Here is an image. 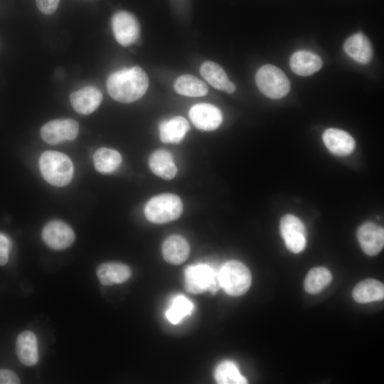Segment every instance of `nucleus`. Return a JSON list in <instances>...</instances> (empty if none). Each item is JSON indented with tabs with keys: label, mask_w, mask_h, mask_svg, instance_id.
<instances>
[{
	"label": "nucleus",
	"mask_w": 384,
	"mask_h": 384,
	"mask_svg": "<svg viewBox=\"0 0 384 384\" xmlns=\"http://www.w3.org/2000/svg\"><path fill=\"white\" fill-rule=\"evenodd\" d=\"M73 229L60 220L48 223L42 230L44 242L51 249L60 250L70 247L75 240Z\"/></svg>",
	"instance_id": "9d476101"
},
{
	"label": "nucleus",
	"mask_w": 384,
	"mask_h": 384,
	"mask_svg": "<svg viewBox=\"0 0 384 384\" xmlns=\"http://www.w3.org/2000/svg\"><path fill=\"white\" fill-rule=\"evenodd\" d=\"M220 287L230 296H240L250 288L252 276L249 269L240 261L226 262L219 270Z\"/></svg>",
	"instance_id": "20e7f679"
},
{
	"label": "nucleus",
	"mask_w": 384,
	"mask_h": 384,
	"mask_svg": "<svg viewBox=\"0 0 384 384\" xmlns=\"http://www.w3.org/2000/svg\"><path fill=\"white\" fill-rule=\"evenodd\" d=\"M322 139L326 148L337 156H347L355 149L356 144L353 138L341 129H327L324 132Z\"/></svg>",
	"instance_id": "4468645a"
},
{
	"label": "nucleus",
	"mask_w": 384,
	"mask_h": 384,
	"mask_svg": "<svg viewBox=\"0 0 384 384\" xmlns=\"http://www.w3.org/2000/svg\"><path fill=\"white\" fill-rule=\"evenodd\" d=\"M16 355L25 366H31L38 361V344L36 335L31 331H24L17 337Z\"/></svg>",
	"instance_id": "f3484780"
},
{
	"label": "nucleus",
	"mask_w": 384,
	"mask_h": 384,
	"mask_svg": "<svg viewBox=\"0 0 384 384\" xmlns=\"http://www.w3.org/2000/svg\"><path fill=\"white\" fill-rule=\"evenodd\" d=\"M219 270L207 264L188 266L184 272L185 289L188 292L195 294L206 291L215 293L220 287Z\"/></svg>",
	"instance_id": "39448f33"
},
{
	"label": "nucleus",
	"mask_w": 384,
	"mask_h": 384,
	"mask_svg": "<svg viewBox=\"0 0 384 384\" xmlns=\"http://www.w3.org/2000/svg\"><path fill=\"white\" fill-rule=\"evenodd\" d=\"M132 274L130 268L120 262H107L100 265L97 269V276L101 284L110 286L122 284L129 279Z\"/></svg>",
	"instance_id": "6ab92c4d"
},
{
	"label": "nucleus",
	"mask_w": 384,
	"mask_h": 384,
	"mask_svg": "<svg viewBox=\"0 0 384 384\" xmlns=\"http://www.w3.org/2000/svg\"><path fill=\"white\" fill-rule=\"evenodd\" d=\"M39 11L46 15L53 14L57 9L60 0H36Z\"/></svg>",
	"instance_id": "c85d7f7f"
},
{
	"label": "nucleus",
	"mask_w": 384,
	"mask_h": 384,
	"mask_svg": "<svg viewBox=\"0 0 384 384\" xmlns=\"http://www.w3.org/2000/svg\"><path fill=\"white\" fill-rule=\"evenodd\" d=\"M343 48L348 56L360 63H368L372 58L371 44L362 33H358L349 37L346 41Z\"/></svg>",
	"instance_id": "aec40b11"
},
{
	"label": "nucleus",
	"mask_w": 384,
	"mask_h": 384,
	"mask_svg": "<svg viewBox=\"0 0 384 384\" xmlns=\"http://www.w3.org/2000/svg\"><path fill=\"white\" fill-rule=\"evenodd\" d=\"M174 87L177 93L188 97H202L208 92V86L203 81L188 74L177 78Z\"/></svg>",
	"instance_id": "b1692460"
},
{
	"label": "nucleus",
	"mask_w": 384,
	"mask_h": 384,
	"mask_svg": "<svg viewBox=\"0 0 384 384\" xmlns=\"http://www.w3.org/2000/svg\"><path fill=\"white\" fill-rule=\"evenodd\" d=\"M18 383H20V380L14 371L7 369H0V384Z\"/></svg>",
	"instance_id": "7c9ffc66"
},
{
	"label": "nucleus",
	"mask_w": 384,
	"mask_h": 384,
	"mask_svg": "<svg viewBox=\"0 0 384 384\" xmlns=\"http://www.w3.org/2000/svg\"><path fill=\"white\" fill-rule=\"evenodd\" d=\"M255 81L259 90L272 99H280L290 90V82L286 75L272 65H265L259 68Z\"/></svg>",
	"instance_id": "423d86ee"
},
{
	"label": "nucleus",
	"mask_w": 384,
	"mask_h": 384,
	"mask_svg": "<svg viewBox=\"0 0 384 384\" xmlns=\"http://www.w3.org/2000/svg\"><path fill=\"white\" fill-rule=\"evenodd\" d=\"M280 232L287 249L294 254L302 252L306 245V231L297 216L287 214L280 220Z\"/></svg>",
	"instance_id": "0eeeda50"
},
{
	"label": "nucleus",
	"mask_w": 384,
	"mask_h": 384,
	"mask_svg": "<svg viewBox=\"0 0 384 384\" xmlns=\"http://www.w3.org/2000/svg\"><path fill=\"white\" fill-rule=\"evenodd\" d=\"M39 167L43 178L55 186L68 185L73 177V165L65 154L46 151L39 159Z\"/></svg>",
	"instance_id": "f03ea898"
},
{
	"label": "nucleus",
	"mask_w": 384,
	"mask_h": 384,
	"mask_svg": "<svg viewBox=\"0 0 384 384\" xmlns=\"http://www.w3.org/2000/svg\"><path fill=\"white\" fill-rule=\"evenodd\" d=\"M194 309L191 301L183 295H176L172 300L170 307L166 312L167 319L173 324L180 323L182 319L190 315Z\"/></svg>",
	"instance_id": "cd10ccee"
},
{
	"label": "nucleus",
	"mask_w": 384,
	"mask_h": 384,
	"mask_svg": "<svg viewBox=\"0 0 384 384\" xmlns=\"http://www.w3.org/2000/svg\"><path fill=\"white\" fill-rule=\"evenodd\" d=\"M183 210L179 196L174 193H161L152 197L144 207V214L149 221L162 224L178 218Z\"/></svg>",
	"instance_id": "7ed1b4c3"
},
{
	"label": "nucleus",
	"mask_w": 384,
	"mask_h": 384,
	"mask_svg": "<svg viewBox=\"0 0 384 384\" xmlns=\"http://www.w3.org/2000/svg\"><path fill=\"white\" fill-rule=\"evenodd\" d=\"M112 28L116 41L122 46L137 42L140 35L139 23L130 12L119 11L112 18Z\"/></svg>",
	"instance_id": "6e6552de"
},
{
	"label": "nucleus",
	"mask_w": 384,
	"mask_h": 384,
	"mask_svg": "<svg viewBox=\"0 0 384 384\" xmlns=\"http://www.w3.org/2000/svg\"><path fill=\"white\" fill-rule=\"evenodd\" d=\"M10 242L9 239L0 233V265H4L9 260Z\"/></svg>",
	"instance_id": "c756f323"
},
{
	"label": "nucleus",
	"mask_w": 384,
	"mask_h": 384,
	"mask_svg": "<svg viewBox=\"0 0 384 384\" xmlns=\"http://www.w3.org/2000/svg\"><path fill=\"white\" fill-rule=\"evenodd\" d=\"M122 160V156L117 151L105 147L98 149L93 156L94 166L102 174H110L117 170Z\"/></svg>",
	"instance_id": "393cba45"
},
{
	"label": "nucleus",
	"mask_w": 384,
	"mask_h": 384,
	"mask_svg": "<svg viewBox=\"0 0 384 384\" xmlns=\"http://www.w3.org/2000/svg\"><path fill=\"white\" fill-rule=\"evenodd\" d=\"M189 252V245L181 235H170L163 242V257L167 262L172 265L183 263L188 258Z\"/></svg>",
	"instance_id": "dca6fc26"
},
{
	"label": "nucleus",
	"mask_w": 384,
	"mask_h": 384,
	"mask_svg": "<svg viewBox=\"0 0 384 384\" xmlns=\"http://www.w3.org/2000/svg\"><path fill=\"white\" fill-rule=\"evenodd\" d=\"M102 100L101 91L94 86H87L72 92L70 101L75 111L80 114L92 113Z\"/></svg>",
	"instance_id": "ddd939ff"
},
{
	"label": "nucleus",
	"mask_w": 384,
	"mask_h": 384,
	"mask_svg": "<svg viewBox=\"0 0 384 384\" xmlns=\"http://www.w3.org/2000/svg\"><path fill=\"white\" fill-rule=\"evenodd\" d=\"M289 63L292 71L302 76L311 75L319 70L322 66L321 58L307 50H299L294 53Z\"/></svg>",
	"instance_id": "412c9836"
},
{
	"label": "nucleus",
	"mask_w": 384,
	"mask_h": 384,
	"mask_svg": "<svg viewBox=\"0 0 384 384\" xmlns=\"http://www.w3.org/2000/svg\"><path fill=\"white\" fill-rule=\"evenodd\" d=\"M214 376L219 384L247 383V379L240 373L237 365L230 361H225L218 364Z\"/></svg>",
	"instance_id": "bb28decb"
},
{
	"label": "nucleus",
	"mask_w": 384,
	"mask_h": 384,
	"mask_svg": "<svg viewBox=\"0 0 384 384\" xmlns=\"http://www.w3.org/2000/svg\"><path fill=\"white\" fill-rule=\"evenodd\" d=\"M352 295L353 299L361 304L380 301L384 298V285L374 279H364L356 285Z\"/></svg>",
	"instance_id": "5701e85b"
},
{
	"label": "nucleus",
	"mask_w": 384,
	"mask_h": 384,
	"mask_svg": "<svg viewBox=\"0 0 384 384\" xmlns=\"http://www.w3.org/2000/svg\"><path fill=\"white\" fill-rule=\"evenodd\" d=\"M189 128V123L184 117H174L159 124L160 139L166 144H178L185 137Z\"/></svg>",
	"instance_id": "a211bd4d"
},
{
	"label": "nucleus",
	"mask_w": 384,
	"mask_h": 384,
	"mask_svg": "<svg viewBox=\"0 0 384 384\" xmlns=\"http://www.w3.org/2000/svg\"><path fill=\"white\" fill-rule=\"evenodd\" d=\"M202 77L213 87L228 93L235 92L236 87L230 81L223 68L215 62L207 60L200 68Z\"/></svg>",
	"instance_id": "2eb2a0df"
},
{
	"label": "nucleus",
	"mask_w": 384,
	"mask_h": 384,
	"mask_svg": "<svg viewBox=\"0 0 384 384\" xmlns=\"http://www.w3.org/2000/svg\"><path fill=\"white\" fill-rule=\"evenodd\" d=\"M151 171L156 176L170 180L177 174V167L170 152L164 149L154 151L149 159Z\"/></svg>",
	"instance_id": "4be33fe9"
},
{
	"label": "nucleus",
	"mask_w": 384,
	"mask_h": 384,
	"mask_svg": "<svg viewBox=\"0 0 384 384\" xmlns=\"http://www.w3.org/2000/svg\"><path fill=\"white\" fill-rule=\"evenodd\" d=\"M332 280L331 272L326 267H316L309 270L304 280V289L311 294H316L324 289Z\"/></svg>",
	"instance_id": "a878e982"
},
{
	"label": "nucleus",
	"mask_w": 384,
	"mask_h": 384,
	"mask_svg": "<svg viewBox=\"0 0 384 384\" xmlns=\"http://www.w3.org/2000/svg\"><path fill=\"white\" fill-rule=\"evenodd\" d=\"M79 131L78 123L72 119H58L46 123L41 129V136L48 144L54 145L75 139Z\"/></svg>",
	"instance_id": "1a4fd4ad"
},
{
	"label": "nucleus",
	"mask_w": 384,
	"mask_h": 384,
	"mask_svg": "<svg viewBox=\"0 0 384 384\" xmlns=\"http://www.w3.org/2000/svg\"><path fill=\"white\" fill-rule=\"evenodd\" d=\"M148 86L149 78L139 66L117 70L107 80L109 95L114 100L122 103L139 100L145 94Z\"/></svg>",
	"instance_id": "f257e3e1"
},
{
	"label": "nucleus",
	"mask_w": 384,
	"mask_h": 384,
	"mask_svg": "<svg viewBox=\"0 0 384 384\" xmlns=\"http://www.w3.org/2000/svg\"><path fill=\"white\" fill-rule=\"evenodd\" d=\"M188 116L193 125L203 131L215 130L223 121L221 111L216 106L209 103L193 105L189 110Z\"/></svg>",
	"instance_id": "9b49d317"
},
{
	"label": "nucleus",
	"mask_w": 384,
	"mask_h": 384,
	"mask_svg": "<svg viewBox=\"0 0 384 384\" xmlns=\"http://www.w3.org/2000/svg\"><path fill=\"white\" fill-rule=\"evenodd\" d=\"M357 238L363 251L368 255H376L383 248L384 230L374 223L362 224L358 229Z\"/></svg>",
	"instance_id": "f8f14e48"
}]
</instances>
